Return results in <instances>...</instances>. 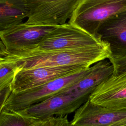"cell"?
<instances>
[{
  "instance_id": "6da1fadb",
  "label": "cell",
  "mask_w": 126,
  "mask_h": 126,
  "mask_svg": "<svg viewBox=\"0 0 126 126\" xmlns=\"http://www.w3.org/2000/svg\"><path fill=\"white\" fill-rule=\"evenodd\" d=\"M112 56L110 46L104 45L80 49L38 50L26 49L8 51L0 42V63L15 72L23 69L46 66L91 65Z\"/></svg>"
},
{
  "instance_id": "7a4b0ae2",
  "label": "cell",
  "mask_w": 126,
  "mask_h": 126,
  "mask_svg": "<svg viewBox=\"0 0 126 126\" xmlns=\"http://www.w3.org/2000/svg\"><path fill=\"white\" fill-rule=\"evenodd\" d=\"M91 70L92 66L87 67L71 75L56 79L29 90L16 93H11L0 111L2 110L20 111L40 103L76 83Z\"/></svg>"
},
{
  "instance_id": "3957f363",
  "label": "cell",
  "mask_w": 126,
  "mask_h": 126,
  "mask_svg": "<svg viewBox=\"0 0 126 126\" xmlns=\"http://www.w3.org/2000/svg\"><path fill=\"white\" fill-rule=\"evenodd\" d=\"M126 10V0H79L68 23L97 34L101 25Z\"/></svg>"
},
{
  "instance_id": "277c9868",
  "label": "cell",
  "mask_w": 126,
  "mask_h": 126,
  "mask_svg": "<svg viewBox=\"0 0 126 126\" xmlns=\"http://www.w3.org/2000/svg\"><path fill=\"white\" fill-rule=\"evenodd\" d=\"M106 43L98 34H91L67 23L55 27L38 45L30 48L45 51L65 50L95 47Z\"/></svg>"
},
{
  "instance_id": "5b68a950",
  "label": "cell",
  "mask_w": 126,
  "mask_h": 126,
  "mask_svg": "<svg viewBox=\"0 0 126 126\" xmlns=\"http://www.w3.org/2000/svg\"><path fill=\"white\" fill-rule=\"evenodd\" d=\"M79 0H26L27 25L55 27L66 24Z\"/></svg>"
},
{
  "instance_id": "8992f818",
  "label": "cell",
  "mask_w": 126,
  "mask_h": 126,
  "mask_svg": "<svg viewBox=\"0 0 126 126\" xmlns=\"http://www.w3.org/2000/svg\"><path fill=\"white\" fill-rule=\"evenodd\" d=\"M95 89L68 94H58L25 109L15 111L29 118L43 120L56 116H64L75 112L89 98Z\"/></svg>"
},
{
  "instance_id": "52a82bcc",
  "label": "cell",
  "mask_w": 126,
  "mask_h": 126,
  "mask_svg": "<svg viewBox=\"0 0 126 126\" xmlns=\"http://www.w3.org/2000/svg\"><path fill=\"white\" fill-rule=\"evenodd\" d=\"M89 67L91 66L76 65L46 66L21 70L15 72L11 86V93H16L29 90Z\"/></svg>"
},
{
  "instance_id": "ba28073f",
  "label": "cell",
  "mask_w": 126,
  "mask_h": 126,
  "mask_svg": "<svg viewBox=\"0 0 126 126\" xmlns=\"http://www.w3.org/2000/svg\"><path fill=\"white\" fill-rule=\"evenodd\" d=\"M70 124L76 126L126 125V108L112 109L94 104L88 99L74 113Z\"/></svg>"
},
{
  "instance_id": "9c48e42d",
  "label": "cell",
  "mask_w": 126,
  "mask_h": 126,
  "mask_svg": "<svg viewBox=\"0 0 126 126\" xmlns=\"http://www.w3.org/2000/svg\"><path fill=\"white\" fill-rule=\"evenodd\" d=\"M54 28L31 26L23 22L0 31V42L8 51L32 48L38 45Z\"/></svg>"
},
{
  "instance_id": "30bf717a",
  "label": "cell",
  "mask_w": 126,
  "mask_h": 126,
  "mask_svg": "<svg viewBox=\"0 0 126 126\" xmlns=\"http://www.w3.org/2000/svg\"><path fill=\"white\" fill-rule=\"evenodd\" d=\"M89 99L104 107L126 108V72L113 74L106 79L95 88Z\"/></svg>"
},
{
  "instance_id": "8fae6325",
  "label": "cell",
  "mask_w": 126,
  "mask_h": 126,
  "mask_svg": "<svg viewBox=\"0 0 126 126\" xmlns=\"http://www.w3.org/2000/svg\"><path fill=\"white\" fill-rule=\"evenodd\" d=\"M97 34L109 45L112 53L111 58L126 56V10L113 15L103 22Z\"/></svg>"
},
{
  "instance_id": "7c38bea8",
  "label": "cell",
  "mask_w": 126,
  "mask_h": 126,
  "mask_svg": "<svg viewBox=\"0 0 126 126\" xmlns=\"http://www.w3.org/2000/svg\"><path fill=\"white\" fill-rule=\"evenodd\" d=\"M113 72V66L108 59L99 61L92 66L91 72L81 80L58 94L77 93L95 89L112 76Z\"/></svg>"
},
{
  "instance_id": "4fadbf2b",
  "label": "cell",
  "mask_w": 126,
  "mask_h": 126,
  "mask_svg": "<svg viewBox=\"0 0 126 126\" xmlns=\"http://www.w3.org/2000/svg\"><path fill=\"white\" fill-rule=\"evenodd\" d=\"M27 17L26 0H0V31L22 24Z\"/></svg>"
},
{
  "instance_id": "5bb4252c",
  "label": "cell",
  "mask_w": 126,
  "mask_h": 126,
  "mask_svg": "<svg viewBox=\"0 0 126 126\" xmlns=\"http://www.w3.org/2000/svg\"><path fill=\"white\" fill-rule=\"evenodd\" d=\"M40 121L24 116L15 111H0V126H33Z\"/></svg>"
},
{
  "instance_id": "9a60e30c",
  "label": "cell",
  "mask_w": 126,
  "mask_h": 126,
  "mask_svg": "<svg viewBox=\"0 0 126 126\" xmlns=\"http://www.w3.org/2000/svg\"><path fill=\"white\" fill-rule=\"evenodd\" d=\"M15 71L9 66L0 63V91L10 89Z\"/></svg>"
},
{
  "instance_id": "2e32d148",
  "label": "cell",
  "mask_w": 126,
  "mask_h": 126,
  "mask_svg": "<svg viewBox=\"0 0 126 126\" xmlns=\"http://www.w3.org/2000/svg\"><path fill=\"white\" fill-rule=\"evenodd\" d=\"M113 66V74L126 72V56L120 58H111L108 59Z\"/></svg>"
},
{
  "instance_id": "e0dca14e",
  "label": "cell",
  "mask_w": 126,
  "mask_h": 126,
  "mask_svg": "<svg viewBox=\"0 0 126 126\" xmlns=\"http://www.w3.org/2000/svg\"><path fill=\"white\" fill-rule=\"evenodd\" d=\"M67 115L54 117L51 126H68L69 124Z\"/></svg>"
},
{
  "instance_id": "ac0fdd59",
  "label": "cell",
  "mask_w": 126,
  "mask_h": 126,
  "mask_svg": "<svg viewBox=\"0 0 126 126\" xmlns=\"http://www.w3.org/2000/svg\"><path fill=\"white\" fill-rule=\"evenodd\" d=\"M53 117L40 121L33 126H51Z\"/></svg>"
},
{
  "instance_id": "d6986e66",
  "label": "cell",
  "mask_w": 126,
  "mask_h": 126,
  "mask_svg": "<svg viewBox=\"0 0 126 126\" xmlns=\"http://www.w3.org/2000/svg\"><path fill=\"white\" fill-rule=\"evenodd\" d=\"M68 126H73V125H70V123H69V125H68Z\"/></svg>"
},
{
  "instance_id": "ffe728a7",
  "label": "cell",
  "mask_w": 126,
  "mask_h": 126,
  "mask_svg": "<svg viewBox=\"0 0 126 126\" xmlns=\"http://www.w3.org/2000/svg\"><path fill=\"white\" fill-rule=\"evenodd\" d=\"M126 126V125H125V126Z\"/></svg>"
}]
</instances>
